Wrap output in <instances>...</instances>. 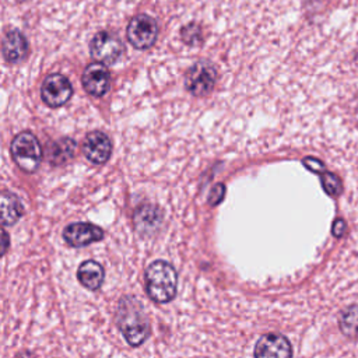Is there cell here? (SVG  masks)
<instances>
[{
	"mask_svg": "<svg viewBox=\"0 0 358 358\" xmlns=\"http://www.w3.org/2000/svg\"><path fill=\"white\" fill-rule=\"evenodd\" d=\"M116 322L126 341L133 345H141L150 334V322L143 305L133 296H123L116 312Z\"/></svg>",
	"mask_w": 358,
	"mask_h": 358,
	"instance_id": "cell-1",
	"label": "cell"
},
{
	"mask_svg": "<svg viewBox=\"0 0 358 358\" xmlns=\"http://www.w3.org/2000/svg\"><path fill=\"white\" fill-rule=\"evenodd\" d=\"M176 270L164 260L152 262L145 270L147 294L154 302L165 303L176 294Z\"/></svg>",
	"mask_w": 358,
	"mask_h": 358,
	"instance_id": "cell-2",
	"label": "cell"
},
{
	"mask_svg": "<svg viewBox=\"0 0 358 358\" xmlns=\"http://www.w3.org/2000/svg\"><path fill=\"white\" fill-rule=\"evenodd\" d=\"M11 155L22 171L34 172L41 164L42 148L32 133L22 131L11 141Z\"/></svg>",
	"mask_w": 358,
	"mask_h": 358,
	"instance_id": "cell-3",
	"label": "cell"
},
{
	"mask_svg": "<svg viewBox=\"0 0 358 358\" xmlns=\"http://www.w3.org/2000/svg\"><path fill=\"white\" fill-rule=\"evenodd\" d=\"M217 78V71L214 66L206 60L194 63L186 73L185 87L186 90L196 96H201L208 94Z\"/></svg>",
	"mask_w": 358,
	"mask_h": 358,
	"instance_id": "cell-4",
	"label": "cell"
},
{
	"mask_svg": "<svg viewBox=\"0 0 358 358\" xmlns=\"http://www.w3.org/2000/svg\"><path fill=\"white\" fill-rule=\"evenodd\" d=\"M158 28L152 17L138 14L127 25V39L137 49H147L154 45Z\"/></svg>",
	"mask_w": 358,
	"mask_h": 358,
	"instance_id": "cell-5",
	"label": "cell"
},
{
	"mask_svg": "<svg viewBox=\"0 0 358 358\" xmlns=\"http://www.w3.org/2000/svg\"><path fill=\"white\" fill-rule=\"evenodd\" d=\"M73 95V87L69 78L63 74H50L45 78L41 88V96L43 102L50 108H59L64 105Z\"/></svg>",
	"mask_w": 358,
	"mask_h": 358,
	"instance_id": "cell-6",
	"label": "cell"
},
{
	"mask_svg": "<svg viewBox=\"0 0 358 358\" xmlns=\"http://www.w3.org/2000/svg\"><path fill=\"white\" fill-rule=\"evenodd\" d=\"M90 52L101 63H113L122 55L123 45L116 35L102 31L92 38Z\"/></svg>",
	"mask_w": 358,
	"mask_h": 358,
	"instance_id": "cell-7",
	"label": "cell"
},
{
	"mask_svg": "<svg viewBox=\"0 0 358 358\" xmlns=\"http://www.w3.org/2000/svg\"><path fill=\"white\" fill-rule=\"evenodd\" d=\"M292 348L287 337L278 333L262 336L255 345V358H291Z\"/></svg>",
	"mask_w": 358,
	"mask_h": 358,
	"instance_id": "cell-8",
	"label": "cell"
},
{
	"mask_svg": "<svg viewBox=\"0 0 358 358\" xmlns=\"http://www.w3.org/2000/svg\"><path fill=\"white\" fill-rule=\"evenodd\" d=\"M64 241L73 248H83L103 238V231L90 222H74L64 228Z\"/></svg>",
	"mask_w": 358,
	"mask_h": 358,
	"instance_id": "cell-9",
	"label": "cell"
},
{
	"mask_svg": "<svg viewBox=\"0 0 358 358\" xmlns=\"http://www.w3.org/2000/svg\"><path fill=\"white\" fill-rule=\"evenodd\" d=\"M81 81L88 94L94 96H102L109 90L110 76L108 69L101 62H95L85 67Z\"/></svg>",
	"mask_w": 358,
	"mask_h": 358,
	"instance_id": "cell-10",
	"label": "cell"
},
{
	"mask_svg": "<svg viewBox=\"0 0 358 358\" xmlns=\"http://www.w3.org/2000/svg\"><path fill=\"white\" fill-rule=\"evenodd\" d=\"M83 152L94 164H103L109 159L112 144L109 137L102 131H91L83 143Z\"/></svg>",
	"mask_w": 358,
	"mask_h": 358,
	"instance_id": "cell-11",
	"label": "cell"
},
{
	"mask_svg": "<svg viewBox=\"0 0 358 358\" xmlns=\"http://www.w3.org/2000/svg\"><path fill=\"white\" fill-rule=\"evenodd\" d=\"M28 52L27 38L18 31L11 29L3 39V56L10 63L21 62Z\"/></svg>",
	"mask_w": 358,
	"mask_h": 358,
	"instance_id": "cell-12",
	"label": "cell"
},
{
	"mask_svg": "<svg viewBox=\"0 0 358 358\" xmlns=\"http://www.w3.org/2000/svg\"><path fill=\"white\" fill-rule=\"evenodd\" d=\"M161 211L154 206H141L134 213V225L141 235H151L161 222Z\"/></svg>",
	"mask_w": 358,
	"mask_h": 358,
	"instance_id": "cell-13",
	"label": "cell"
},
{
	"mask_svg": "<svg viewBox=\"0 0 358 358\" xmlns=\"http://www.w3.org/2000/svg\"><path fill=\"white\" fill-rule=\"evenodd\" d=\"M103 267L95 260H85L77 271L78 281L88 289H98L103 282Z\"/></svg>",
	"mask_w": 358,
	"mask_h": 358,
	"instance_id": "cell-14",
	"label": "cell"
},
{
	"mask_svg": "<svg viewBox=\"0 0 358 358\" xmlns=\"http://www.w3.org/2000/svg\"><path fill=\"white\" fill-rule=\"evenodd\" d=\"M1 222L3 225H11L14 224L22 214V206L18 200V197L13 193L3 192L1 199Z\"/></svg>",
	"mask_w": 358,
	"mask_h": 358,
	"instance_id": "cell-15",
	"label": "cell"
},
{
	"mask_svg": "<svg viewBox=\"0 0 358 358\" xmlns=\"http://www.w3.org/2000/svg\"><path fill=\"white\" fill-rule=\"evenodd\" d=\"M338 326L344 336L350 338L358 336V305H351L341 312Z\"/></svg>",
	"mask_w": 358,
	"mask_h": 358,
	"instance_id": "cell-16",
	"label": "cell"
},
{
	"mask_svg": "<svg viewBox=\"0 0 358 358\" xmlns=\"http://www.w3.org/2000/svg\"><path fill=\"white\" fill-rule=\"evenodd\" d=\"M74 150H76V143L71 138H62L60 141L55 143L53 147L50 148V152H49L50 162L53 165L66 162L73 157Z\"/></svg>",
	"mask_w": 358,
	"mask_h": 358,
	"instance_id": "cell-17",
	"label": "cell"
},
{
	"mask_svg": "<svg viewBox=\"0 0 358 358\" xmlns=\"http://www.w3.org/2000/svg\"><path fill=\"white\" fill-rule=\"evenodd\" d=\"M320 182H322V186L324 189V192L329 194V196H338L341 193V182H340V178L331 172H322L320 175Z\"/></svg>",
	"mask_w": 358,
	"mask_h": 358,
	"instance_id": "cell-18",
	"label": "cell"
},
{
	"mask_svg": "<svg viewBox=\"0 0 358 358\" xmlns=\"http://www.w3.org/2000/svg\"><path fill=\"white\" fill-rule=\"evenodd\" d=\"M182 38L187 43H196L200 41V28L196 24H190L182 29Z\"/></svg>",
	"mask_w": 358,
	"mask_h": 358,
	"instance_id": "cell-19",
	"label": "cell"
},
{
	"mask_svg": "<svg viewBox=\"0 0 358 358\" xmlns=\"http://www.w3.org/2000/svg\"><path fill=\"white\" fill-rule=\"evenodd\" d=\"M302 164H303L309 171H312V172H315V173H317V175H320L322 172H324V164H323L320 159H317V158L306 157V158H303Z\"/></svg>",
	"mask_w": 358,
	"mask_h": 358,
	"instance_id": "cell-20",
	"label": "cell"
},
{
	"mask_svg": "<svg viewBox=\"0 0 358 358\" xmlns=\"http://www.w3.org/2000/svg\"><path fill=\"white\" fill-rule=\"evenodd\" d=\"M224 194H225V186L222 183H217L211 192H210V197H208V203L215 206L218 204L222 199H224Z\"/></svg>",
	"mask_w": 358,
	"mask_h": 358,
	"instance_id": "cell-21",
	"label": "cell"
},
{
	"mask_svg": "<svg viewBox=\"0 0 358 358\" xmlns=\"http://www.w3.org/2000/svg\"><path fill=\"white\" fill-rule=\"evenodd\" d=\"M347 229V225H345V221L343 218H336L334 222H333V228H331V232L336 238H340L344 235Z\"/></svg>",
	"mask_w": 358,
	"mask_h": 358,
	"instance_id": "cell-22",
	"label": "cell"
},
{
	"mask_svg": "<svg viewBox=\"0 0 358 358\" xmlns=\"http://www.w3.org/2000/svg\"><path fill=\"white\" fill-rule=\"evenodd\" d=\"M15 358H35L31 352H28V351H24V352H20Z\"/></svg>",
	"mask_w": 358,
	"mask_h": 358,
	"instance_id": "cell-23",
	"label": "cell"
},
{
	"mask_svg": "<svg viewBox=\"0 0 358 358\" xmlns=\"http://www.w3.org/2000/svg\"><path fill=\"white\" fill-rule=\"evenodd\" d=\"M18 1H27V0H18Z\"/></svg>",
	"mask_w": 358,
	"mask_h": 358,
	"instance_id": "cell-24",
	"label": "cell"
}]
</instances>
